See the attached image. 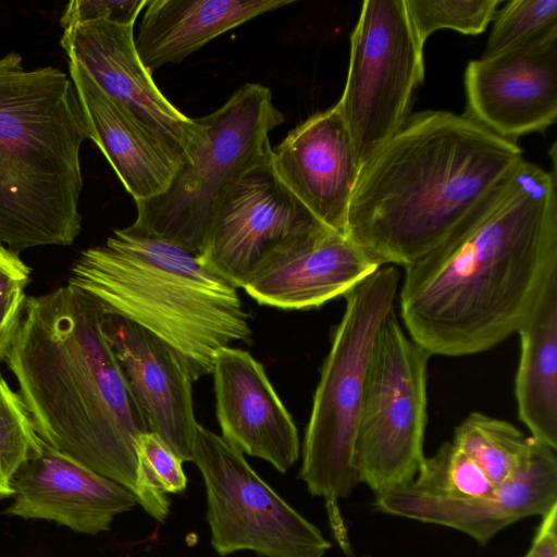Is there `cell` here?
<instances>
[{
    "label": "cell",
    "instance_id": "6da1fadb",
    "mask_svg": "<svg viewBox=\"0 0 557 557\" xmlns=\"http://www.w3.org/2000/svg\"><path fill=\"white\" fill-rule=\"evenodd\" d=\"M556 171L523 160L503 191L436 250L405 268L399 306L431 356L498 345L557 277Z\"/></svg>",
    "mask_w": 557,
    "mask_h": 557
},
{
    "label": "cell",
    "instance_id": "7a4b0ae2",
    "mask_svg": "<svg viewBox=\"0 0 557 557\" xmlns=\"http://www.w3.org/2000/svg\"><path fill=\"white\" fill-rule=\"evenodd\" d=\"M523 160L516 141L465 114H410L361 168L346 235L381 265L406 268L475 218Z\"/></svg>",
    "mask_w": 557,
    "mask_h": 557
},
{
    "label": "cell",
    "instance_id": "3957f363",
    "mask_svg": "<svg viewBox=\"0 0 557 557\" xmlns=\"http://www.w3.org/2000/svg\"><path fill=\"white\" fill-rule=\"evenodd\" d=\"M103 314L69 284L27 297L4 361L38 436L135 494L136 446L149 428L102 332Z\"/></svg>",
    "mask_w": 557,
    "mask_h": 557
},
{
    "label": "cell",
    "instance_id": "277c9868",
    "mask_svg": "<svg viewBox=\"0 0 557 557\" xmlns=\"http://www.w3.org/2000/svg\"><path fill=\"white\" fill-rule=\"evenodd\" d=\"M67 284L104 314L122 317L162 341L193 381L212 372L221 348L251 334L238 287L199 253L133 225L83 250Z\"/></svg>",
    "mask_w": 557,
    "mask_h": 557
},
{
    "label": "cell",
    "instance_id": "5b68a950",
    "mask_svg": "<svg viewBox=\"0 0 557 557\" xmlns=\"http://www.w3.org/2000/svg\"><path fill=\"white\" fill-rule=\"evenodd\" d=\"M89 138L72 79L0 58V243L20 252L79 235V151Z\"/></svg>",
    "mask_w": 557,
    "mask_h": 557
},
{
    "label": "cell",
    "instance_id": "8992f818",
    "mask_svg": "<svg viewBox=\"0 0 557 557\" xmlns=\"http://www.w3.org/2000/svg\"><path fill=\"white\" fill-rule=\"evenodd\" d=\"M399 278L395 265H382L345 295L305 434L300 476L312 495L325 499L346 552L349 543L336 505L359 483L355 444L368 363L380 325L394 309Z\"/></svg>",
    "mask_w": 557,
    "mask_h": 557
},
{
    "label": "cell",
    "instance_id": "52a82bcc",
    "mask_svg": "<svg viewBox=\"0 0 557 557\" xmlns=\"http://www.w3.org/2000/svg\"><path fill=\"white\" fill-rule=\"evenodd\" d=\"M195 120L198 140L164 191L136 202L132 225L200 255L230 188L248 171L270 162V133L284 122V115L268 87L246 83L218 110Z\"/></svg>",
    "mask_w": 557,
    "mask_h": 557
},
{
    "label": "cell",
    "instance_id": "ba28073f",
    "mask_svg": "<svg viewBox=\"0 0 557 557\" xmlns=\"http://www.w3.org/2000/svg\"><path fill=\"white\" fill-rule=\"evenodd\" d=\"M430 357L391 310L373 342L355 444L358 480L376 496L410 484L425 458Z\"/></svg>",
    "mask_w": 557,
    "mask_h": 557
},
{
    "label": "cell",
    "instance_id": "9c48e42d",
    "mask_svg": "<svg viewBox=\"0 0 557 557\" xmlns=\"http://www.w3.org/2000/svg\"><path fill=\"white\" fill-rule=\"evenodd\" d=\"M423 47L405 0L363 1L336 103L361 168L410 115L413 94L424 78Z\"/></svg>",
    "mask_w": 557,
    "mask_h": 557
},
{
    "label": "cell",
    "instance_id": "30bf717a",
    "mask_svg": "<svg viewBox=\"0 0 557 557\" xmlns=\"http://www.w3.org/2000/svg\"><path fill=\"white\" fill-rule=\"evenodd\" d=\"M193 462L207 493L211 544L224 557L251 550L263 557H324L330 542L321 531L250 467L244 454L198 424Z\"/></svg>",
    "mask_w": 557,
    "mask_h": 557
},
{
    "label": "cell",
    "instance_id": "8fae6325",
    "mask_svg": "<svg viewBox=\"0 0 557 557\" xmlns=\"http://www.w3.org/2000/svg\"><path fill=\"white\" fill-rule=\"evenodd\" d=\"M321 225L268 162L248 171L223 197L200 256L239 288L282 243Z\"/></svg>",
    "mask_w": 557,
    "mask_h": 557
},
{
    "label": "cell",
    "instance_id": "7c38bea8",
    "mask_svg": "<svg viewBox=\"0 0 557 557\" xmlns=\"http://www.w3.org/2000/svg\"><path fill=\"white\" fill-rule=\"evenodd\" d=\"M466 113L495 135L517 138L543 132L557 117V32L465 71Z\"/></svg>",
    "mask_w": 557,
    "mask_h": 557
},
{
    "label": "cell",
    "instance_id": "4fadbf2b",
    "mask_svg": "<svg viewBox=\"0 0 557 557\" xmlns=\"http://www.w3.org/2000/svg\"><path fill=\"white\" fill-rule=\"evenodd\" d=\"M555 505V449L534 438L527 461L481 497L444 498L422 492L410 483L377 495L375 500V507L384 513L449 527L482 544L521 519L543 517Z\"/></svg>",
    "mask_w": 557,
    "mask_h": 557
},
{
    "label": "cell",
    "instance_id": "5bb4252c",
    "mask_svg": "<svg viewBox=\"0 0 557 557\" xmlns=\"http://www.w3.org/2000/svg\"><path fill=\"white\" fill-rule=\"evenodd\" d=\"M380 267L346 234L321 225L276 247L243 288L260 305L317 308L345 296Z\"/></svg>",
    "mask_w": 557,
    "mask_h": 557
},
{
    "label": "cell",
    "instance_id": "9a60e30c",
    "mask_svg": "<svg viewBox=\"0 0 557 557\" xmlns=\"http://www.w3.org/2000/svg\"><path fill=\"white\" fill-rule=\"evenodd\" d=\"M60 44L110 97L122 103L182 157L198 140L200 128L159 90L135 46L134 25L106 21L63 29Z\"/></svg>",
    "mask_w": 557,
    "mask_h": 557
},
{
    "label": "cell",
    "instance_id": "2e32d148",
    "mask_svg": "<svg viewBox=\"0 0 557 557\" xmlns=\"http://www.w3.org/2000/svg\"><path fill=\"white\" fill-rule=\"evenodd\" d=\"M270 163L280 182L320 223L346 234L361 165L336 104L290 129L272 148Z\"/></svg>",
    "mask_w": 557,
    "mask_h": 557
},
{
    "label": "cell",
    "instance_id": "e0dca14e",
    "mask_svg": "<svg viewBox=\"0 0 557 557\" xmlns=\"http://www.w3.org/2000/svg\"><path fill=\"white\" fill-rule=\"evenodd\" d=\"M11 517L55 522L74 532L96 535L114 518L138 504L123 485L55 450L44 441L40 450L17 471Z\"/></svg>",
    "mask_w": 557,
    "mask_h": 557
},
{
    "label": "cell",
    "instance_id": "ac0fdd59",
    "mask_svg": "<svg viewBox=\"0 0 557 557\" xmlns=\"http://www.w3.org/2000/svg\"><path fill=\"white\" fill-rule=\"evenodd\" d=\"M101 327L149 431L183 462L193 461L199 423L194 411L193 379L180 357L158 337L122 317L103 314Z\"/></svg>",
    "mask_w": 557,
    "mask_h": 557
},
{
    "label": "cell",
    "instance_id": "d6986e66",
    "mask_svg": "<svg viewBox=\"0 0 557 557\" xmlns=\"http://www.w3.org/2000/svg\"><path fill=\"white\" fill-rule=\"evenodd\" d=\"M211 373L222 437L286 472L299 457V436L263 366L248 351L226 346L216 352Z\"/></svg>",
    "mask_w": 557,
    "mask_h": 557
},
{
    "label": "cell",
    "instance_id": "ffe728a7",
    "mask_svg": "<svg viewBox=\"0 0 557 557\" xmlns=\"http://www.w3.org/2000/svg\"><path fill=\"white\" fill-rule=\"evenodd\" d=\"M69 71L89 139L102 151L126 191L135 202L163 193L183 157L104 92L78 62L70 60Z\"/></svg>",
    "mask_w": 557,
    "mask_h": 557
},
{
    "label": "cell",
    "instance_id": "44dd1931",
    "mask_svg": "<svg viewBox=\"0 0 557 557\" xmlns=\"http://www.w3.org/2000/svg\"><path fill=\"white\" fill-rule=\"evenodd\" d=\"M293 0H148L135 46L150 71L180 63L213 38Z\"/></svg>",
    "mask_w": 557,
    "mask_h": 557
},
{
    "label": "cell",
    "instance_id": "7402d4cb",
    "mask_svg": "<svg viewBox=\"0 0 557 557\" xmlns=\"http://www.w3.org/2000/svg\"><path fill=\"white\" fill-rule=\"evenodd\" d=\"M520 358L515 380L519 419L531 436L557 448V277L517 331Z\"/></svg>",
    "mask_w": 557,
    "mask_h": 557
},
{
    "label": "cell",
    "instance_id": "603a6c76",
    "mask_svg": "<svg viewBox=\"0 0 557 557\" xmlns=\"http://www.w3.org/2000/svg\"><path fill=\"white\" fill-rule=\"evenodd\" d=\"M532 441L508 421L471 412L455 429L451 443L497 485L527 461Z\"/></svg>",
    "mask_w": 557,
    "mask_h": 557
},
{
    "label": "cell",
    "instance_id": "cb8c5ba5",
    "mask_svg": "<svg viewBox=\"0 0 557 557\" xmlns=\"http://www.w3.org/2000/svg\"><path fill=\"white\" fill-rule=\"evenodd\" d=\"M136 454L135 495L138 504L152 518L162 522L169 513L170 503L166 495L180 493L186 487L183 461L151 431L139 436Z\"/></svg>",
    "mask_w": 557,
    "mask_h": 557
},
{
    "label": "cell",
    "instance_id": "d4e9b609",
    "mask_svg": "<svg viewBox=\"0 0 557 557\" xmlns=\"http://www.w3.org/2000/svg\"><path fill=\"white\" fill-rule=\"evenodd\" d=\"M411 484L428 494L451 499L481 497L495 486L451 442L442 444L435 454L424 458Z\"/></svg>",
    "mask_w": 557,
    "mask_h": 557
},
{
    "label": "cell",
    "instance_id": "484cf974",
    "mask_svg": "<svg viewBox=\"0 0 557 557\" xmlns=\"http://www.w3.org/2000/svg\"><path fill=\"white\" fill-rule=\"evenodd\" d=\"M41 443L21 396L0 374V500L13 497L17 471Z\"/></svg>",
    "mask_w": 557,
    "mask_h": 557
},
{
    "label": "cell",
    "instance_id": "4316f807",
    "mask_svg": "<svg viewBox=\"0 0 557 557\" xmlns=\"http://www.w3.org/2000/svg\"><path fill=\"white\" fill-rule=\"evenodd\" d=\"M557 32V0H510L495 13L482 57H493Z\"/></svg>",
    "mask_w": 557,
    "mask_h": 557
},
{
    "label": "cell",
    "instance_id": "83f0119b",
    "mask_svg": "<svg viewBox=\"0 0 557 557\" xmlns=\"http://www.w3.org/2000/svg\"><path fill=\"white\" fill-rule=\"evenodd\" d=\"M502 0H405L412 27L424 45L440 29L465 35L483 33Z\"/></svg>",
    "mask_w": 557,
    "mask_h": 557
},
{
    "label": "cell",
    "instance_id": "f1b7e54d",
    "mask_svg": "<svg viewBox=\"0 0 557 557\" xmlns=\"http://www.w3.org/2000/svg\"><path fill=\"white\" fill-rule=\"evenodd\" d=\"M148 0H74L61 16L63 29L86 22L106 21L117 25L135 24Z\"/></svg>",
    "mask_w": 557,
    "mask_h": 557
},
{
    "label": "cell",
    "instance_id": "f546056e",
    "mask_svg": "<svg viewBox=\"0 0 557 557\" xmlns=\"http://www.w3.org/2000/svg\"><path fill=\"white\" fill-rule=\"evenodd\" d=\"M29 277V267L17 252L0 243V300L14 292L24 290Z\"/></svg>",
    "mask_w": 557,
    "mask_h": 557
},
{
    "label": "cell",
    "instance_id": "4dcf8cb0",
    "mask_svg": "<svg viewBox=\"0 0 557 557\" xmlns=\"http://www.w3.org/2000/svg\"><path fill=\"white\" fill-rule=\"evenodd\" d=\"M27 296L17 290L0 300V360L4 359L23 317Z\"/></svg>",
    "mask_w": 557,
    "mask_h": 557
},
{
    "label": "cell",
    "instance_id": "1f68e13d",
    "mask_svg": "<svg viewBox=\"0 0 557 557\" xmlns=\"http://www.w3.org/2000/svg\"><path fill=\"white\" fill-rule=\"evenodd\" d=\"M524 557H557V505L542 517L541 525Z\"/></svg>",
    "mask_w": 557,
    "mask_h": 557
}]
</instances>
